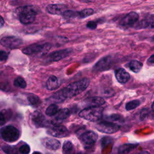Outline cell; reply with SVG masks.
I'll return each instance as SVG.
<instances>
[{"label": "cell", "instance_id": "cell-10", "mask_svg": "<svg viewBox=\"0 0 154 154\" xmlns=\"http://www.w3.org/2000/svg\"><path fill=\"white\" fill-rule=\"evenodd\" d=\"M79 138L84 145L86 146H91L96 142L98 138V135L94 132L88 131L82 133Z\"/></svg>", "mask_w": 154, "mask_h": 154}, {"label": "cell", "instance_id": "cell-8", "mask_svg": "<svg viewBox=\"0 0 154 154\" xmlns=\"http://www.w3.org/2000/svg\"><path fill=\"white\" fill-rule=\"evenodd\" d=\"M22 40L16 37L9 36L4 37L0 40V43L4 47L10 49H15L20 47L22 45Z\"/></svg>", "mask_w": 154, "mask_h": 154}, {"label": "cell", "instance_id": "cell-6", "mask_svg": "<svg viewBox=\"0 0 154 154\" xmlns=\"http://www.w3.org/2000/svg\"><path fill=\"white\" fill-rule=\"evenodd\" d=\"M120 125L110 121H103L97 124L96 129L105 134H113L120 129Z\"/></svg>", "mask_w": 154, "mask_h": 154}, {"label": "cell", "instance_id": "cell-24", "mask_svg": "<svg viewBox=\"0 0 154 154\" xmlns=\"http://www.w3.org/2000/svg\"><path fill=\"white\" fill-rule=\"evenodd\" d=\"M60 109V107L56 105V104H51L46 109L45 111V113L47 116L52 117L55 116L58 112V111Z\"/></svg>", "mask_w": 154, "mask_h": 154}, {"label": "cell", "instance_id": "cell-5", "mask_svg": "<svg viewBox=\"0 0 154 154\" xmlns=\"http://www.w3.org/2000/svg\"><path fill=\"white\" fill-rule=\"evenodd\" d=\"M0 134L2 139L9 143L17 141L20 137V132L19 130L12 125L2 127L0 130Z\"/></svg>", "mask_w": 154, "mask_h": 154}, {"label": "cell", "instance_id": "cell-34", "mask_svg": "<svg viewBox=\"0 0 154 154\" xmlns=\"http://www.w3.org/2000/svg\"><path fill=\"white\" fill-rule=\"evenodd\" d=\"M103 96H105V97H111L112 96H113L114 94V90L109 89V90H105L103 93Z\"/></svg>", "mask_w": 154, "mask_h": 154}, {"label": "cell", "instance_id": "cell-27", "mask_svg": "<svg viewBox=\"0 0 154 154\" xmlns=\"http://www.w3.org/2000/svg\"><path fill=\"white\" fill-rule=\"evenodd\" d=\"M94 13V10L90 8H85L80 11H78V17L79 18H85L92 15Z\"/></svg>", "mask_w": 154, "mask_h": 154}, {"label": "cell", "instance_id": "cell-2", "mask_svg": "<svg viewBox=\"0 0 154 154\" xmlns=\"http://www.w3.org/2000/svg\"><path fill=\"white\" fill-rule=\"evenodd\" d=\"M19 19L23 24H29L32 23L37 16V11L32 5H25L20 7L16 10Z\"/></svg>", "mask_w": 154, "mask_h": 154}, {"label": "cell", "instance_id": "cell-21", "mask_svg": "<svg viewBox=\"0 0 154 154\" xmlns=\"http://www.w3.org/2000/svg\"><path fill=\"white\" fill-rule=\"evenodd\" d=\"M129 67L132 72L134 73H138L142 69L143 63L139 61L134 60L129 63Z\"/></svg>", "mask_w": 154, "mask_h": 154}, {"label": "cell", "instance_id": "cell-33", "mask_svg": "<svg viewBox=\"0 0 154 154\" xmlns=\"http://www.w3.org/2000/svg\"><path fill=\"white\" fill-rule=\"evenodd\" d=\"M8 53L4 51H0V61H4L8 58Z\"/></svg>", "mask_w": 154, "mask_h": 154}, {"label": "cell", "instance_id": "cell-3", "mask_svg": "<svg viewBox=\"0 0 154 154\" xmlns=\"http://www.w3.org/2000/svg\"><path fill=\"white\" fill-rule=\"evenodd\" d=\"M103 108L101 106H88L79 113V116L82 119L91 122H97L102 117Z\"/></svg>", "mask_w": 154, "mask_h": 154}, {"label": "cell", "instance_id": "cell-30", "mask_svg": "<svg viewBox=\"0 0 154 154\" xmlns=\"http://www.w3.org/2000/svg\"><path fill=\"white\" fill-rule=\"evenodd\" d=\"M14 85L21 88H25L26 87V83L22 77H17L14 81Z\"/></svg>", "mask_w": 154, "mask_h": 154}, {"label": "cell", "instance_id": "cell-18", "mask_svg": "<svg viewBox=\"0 0 154 154\" xmlns=\"http://www.w3.org/2000/svg\"><path fill=\"white\" fill-rule=\"evenodd\" d=\"M66 7L62 4H49L46 7V11L51 14L59 15L64 11Z\"/></svg>", "mask_w": 154, "mask_h": 154}, {"label": "cell", "instance_id": "cell-26", "mask_svg": "<svg viewBox=\"0 0 154 154\" xmlns=\"http://www.w3.org/2000/svg\"><path fill=\"white\" fill-rule=\"evenodd\" d=\"M61 15L66 19H72L78 17V11L66 10L61 13Z\"/></svg>", "mask_w": 154, "mask_h": 154}, {"label": "cell", "instance_id": "cell-23", "mask_svg": "<svg viewBox=\"0 0 154 154\" xmlns=\"http://www.w3.org/2000/svg\"><path fill=\"white\" fill-rule=\"evenodd\" d=\"M27 100L29 105L33 106H38L41 103V100L39 97L35 94H29L27 97Z\"/></svg>", "mask_w": 154, "mask_h": 154}, {"label": "cell", "instance_id": "cell-17", "mask_svg": "<svg viewBox=\"0 0 154 154\" xmlns=\"http://www.w3.org/2000/svg\"><path fill=\"white\" fill-rule=\"evenodd\" d=\"M70 110L66 108L60 109L58 112L55 114L56 116L52 123H55L56 125H57L59 123H61L62 121L68 118L70 116Z\"/></svg>", "mask_w": 154, "mask_h": 154}, {"label": "cell", "instance_id": "cell-38", "mask_svg": "<svg viewBox=\"0 0 154 154\" xmlns=\"http://www.w3.org/2000/svg\"><path fill=\"white\" fill-rule=\"evenodd\" d=\"M4 24V20L3 17L1 16H0V28L2 27Z\"/></svg>", "mask_w": 154, "mask_h": 154}, {"label": "cell", "instance_id": "cell-16", "mask_svg": "<svg viewBox=\"0 0 154 154\" xmlns=\"http://www.w3.org/2000/svg\"><path fill=\"white\" fill-rule=\"evenodd\" d=\"M115 76L117 81L122 84L126 83L130 79V75L123 68L117 69L115 72Z\"/></svg>", "mask_w": 154, "mask_h": 154}, {"label": "cell", "instance_id": "cell-36", "mask_svg": "<svg viewBox=\"0 0 154 154\" xmlns=\"http://www.w3.org/2000/svg\"><path fill=\"white\" fill-rule=\"evenodd\" d=\"M6 121L4 114L2 112H0V126L4 125L6 123Z\"/></svg>", "mask_w": 154, "mask_h": 154}, {"label": "cell", "instance_id": "cell-14", "mask_svg": "<svg viewBox=\"0 0 154 154\" xmlns=\"http://www.w3.org/2000/svg\"><path fill=\"white\" fill-rule=\"evenodd\" d=\"M42 143L45 147L51 150H58L61 147L60 142L54 138H45L42 140Z\"/></svg>", "mask_w": 154, "mask_h": 154}, {"label": "cell", "instance_id": "cell-7", "mask_svg": "<svg viewBox=\"0 0 154 154\" xmlns=\"http://www.w3.org/2000/svg\"><path fill=\"white\" fill-rule=\"evenodd\" d=\"M47 133L54 137L57 138H64L69 136L70 132L67 128L63 125H56L50 128Z\"/></svg>", "mask_w": 154, "mask_h": 154}, {"label": "cell", "instance_id": "cell-37", "mask_svg": "<svg viewBox=\"0 0 154 154\" xmlns=\"http://www.w3.org/2000/svg\"><path fill=\"white\" fill-rule=\"evenodd\" d=\"M147 63L150 66H153L154 64V55H152L147 60Z\"/></svg>", "mask_w": 154, "mask_h": 154}, {"label": "cell", "instance_id": "cell-12", "mask_svg": "<svg viewBox=\"0 0 154 154\" xmlns=\"http://www.w3.org/2000/svg\"><path fill=\"white\" fill-rule=\"evenodd\" d=\"M72 52L71 49H65L54 51L49 55V60L51 61H58L66 58Z\"/></svg>", "mask_w": 154, "mask_h": 154}, {"label": "cell", "instance_id": "cell-25", "mask_svg": "<svg viewBox=\"0 0 154 154\" xmlns=\"http://www.w3.org/2000/svg\"><path fill=\"white\" fill-rule=\"evenodd\" d=\"M137 146V144H126L121 146L118 150V152L120 153H129L133 150Z\"/></svg>", "mask_w": 154, "mask_h": 154}, {"label": "cell", "instance_id": "cell-22", "mask_svg": "<svg viewBox=\"0 0 154 154\" xmlns=\"http://www.w3.org/2000/svg\"><path fill=\"white\" fill-rule=\"evenodd\" d=\"M75 149L73 144L69 141H65L63 146V153L64 154H72L75 153Z\"/></svg>", "mask_w": 154, "mask_h": 154}, {"label": "cell", "instance_id": "cell-20", "mask_svg": "<svg viewBox=\"0 0 154 154\" xmlns=\"http://www.w3.org/2000/svg\"><path fill=\"white\" fill-rule=\"evenodd\" d=\"M86 102L88 106H100L105 103V101L102 97L95 96L88 99L86 100Z\"/></svg>", "mask_w": 154, "mask_h": 154}, {"label": "cell", "instance_id": "cell-35", "mask_svg": "<svg viewBox=\"0 0 154 154\" xmlns=\"http://www.w3.org/2000/svg\"><path fill=\"white\" fill-rule=\"evenodd\" d=\"M148 115H149L148 110L147 109H143L142 111L141 112L140 117L142 120H144V119H146L148 117Z\"/></svg>", "mask_w": 154, "mask_h": 154}, {"label": "cell", "instance_id": "cell-19", "mask_svg": "<svg viewBox=\"0 0 154 154\" xmlns=\"http://www.w3.org/2000/svg\"><path fill=\"white\" fill-rule=\"evenodd\" d=\"M61 85V83L59 79L55 76H51L47 82H46V87L49 90H54L57 89Z\"/></svg>", "mask_w": 154, "mask_h": 154}, {"label": "cell", "instance_id": "cell-15", "mask_svg": "<svg viewBox=\"0 0 154 154\" xmlns=\"http://www.w3.org/2000/svg\"><path fill=\"white\" fill-rule=\"evenodd\" d=\"M154 24V17L153 14H149L148 16H146L145 18L140 20L136 26L137 29H143L148 27L151 28H153Z\"/></svg>", "mask_w": 154, "mask_h": 154}, {"label": "cell", "instance_id": "cell-11", "mask_svg": "<svg viewBox=\"0 0 154 154\" xmlns=\"http://www.w3.org/2000/svg\"><path fill=\"white\" fill-rule=\"evenodd\" d=\"M138 14L135 11H131L122 18L119 23L123 26H131L138 21Z\"/></svg>", "mask_w": 154, "mask_h": 154}, {"label": "cell", "instance_id": "cell-32", "mask_svg": "<svg viewBox=\"0 0 154 154\" xmlns=\"http://www.w3.org/2000/svg\"><path fill=\"white\" fill-rule=\"evenodd\" d=\"M97 22H95V21H89L87 22V27L90 29H94L97 28Z\"/></svg>", "mask_w": 154, "mask_h": 154}, {"label": "cell", "instance_id": "cell-29", "mask_svg": "<svg viewBox=\"0 0 154 154\" xmlns=\"http://www.w3.org/2000/svg\"><path fill=\"white\" fill-rule=\"evenodd\" d=\"M107 120H109L110 122H124V119L123 117L120 115V114H112L110 116H109L108 117H107Z\"/></svg>", "mask_w": 154, "mask_h": 154}, {"label": "cell", "instance_id": "cell-13", "mask_svg": "<svg viewBox=\"0 0 154 154\" xmlns=\"http://www.w3.org/2000/svg\"><path fill=\"white\" fill-rule=\"evenodd\" d=\"M112 64V58L110 56H106L99 60L94 66V69L97 71H103L108 69Z\"/></svg>", "mask_w": 154, "mask_h": 154}, {"label": "cell", "instance_id": "cell-28", "mask_svg": "<svg viewBox=\"0 0 154 154\" xmlns=\"http://www.w3.org/2000/svg\"><path fill=\"white\" fill-rule=\"evenodd\" d=\"M140 102L139 100H133L126 103L125 108L127 111H130L138 107L140 105Z\"/></svg>", "mask_w": 154, "mask_h": 154}, {"label": "cell", "instance_id": "cell-9", "mask_svg": "<svg viewBox=\"0 0 154 154\" xmlns=\"http://www.w3.org/2000/svg\"><path fill=\"white\" fill-rule=\"evenodd\" d=\"M31 120L32 124L37 128L48 126V121L43 114L38 111H34L31 115Z\"/></svg>", "mask_w": 154, "mask_h": 154}, {"label": "cell", "instance_id": "cell-31", "mask_svg": "<svg viewBox=\"0 0 154 154\" xmlns=\"http://www.w3.org/2000/svg\"><path fill=\"white\" fill-rule=\"evenodd\" d=\"M19 152L21 153L27 154V153H29L30 152V147H29V145H28L26 144H23L19 147Z\"/></svg>", "mask_w": 154, "mask_h": 154}, {"label": "cell", "instance_id": "cell-1", "mask_svg": "<svg viewBox=\"0 0 154 154\" xmlns=\"http://www.w3.org/2000/svg\"><path fill=\"white\" fill-rule=\"evenodd\" d=\"M89 84L90 80L88 78H83L79 81L69 84L67 87L61 89L57 92L63 100H64L67 98L74 97L81 93L88 87Z\"/></svg>", "mask_w": 154, "mask_h": 154}, {"label": "cell", "instance_id": "cell-4", "mask_svg": "<svg viewBox=\"0 0 154 154\" xmlns=\"http://www.w3.org/2000/svg\"><path fill=\"white\" fill-rule=\"evenodd\" d=\"M52 47V45L48 43L44 44L34 43L22 49V52L26 55H36L43 56L46 54Z\"/></svg>", "mask_w": 154, "mask_h": 154}]
</instances>
